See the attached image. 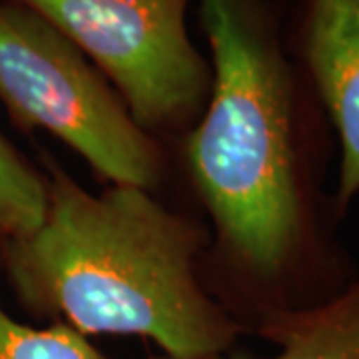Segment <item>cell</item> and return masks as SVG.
<instances>
[{
  "instance_id": "5",
  "label": "cell",
  "mask_w": 359,
  "mask_h": 359,
  "mask_svg": "<svg viewBox=\"0 0 359 359\" xmlns=\"http://www.w3.org/2000/svg\"><path fill=\"white\" fill-rule=\"evenodd\" d=\"M302 54L339 144L335 216L359 198V0H308Z\"/></svg>"
},
{
  "instance_id": "2",
  "label": "cell",
  "mask_w": 359,
  "mask_h": 359,
  "mask_svg": "<svg viewBox=\"0 0 359 359\" xmlns=\"http://www.w3.org/2000/svg\"><path fill=\"white\" fill-rule=\"evenodd\" d=\"M46 210L34 231L2 240L14 295L36 318L82 335H138L170 359L228 353L242 323L205 294L196 273L204 231L150 190H84L44 162Z\"/></svg>"
},
{
  "instance_id": "10",
  "label": "cell",
  "mask_w": 359,
  "mask_h": 359,
  "mask_svg": "<svg viewBox=\"0 0 359 359\" xmlns=\"http://www.w3.org/2000/svg\"><path fill=\"white\" fill-rule=\"evenodd\" d=\"M0 245H2V238H0Z\"/></svg>"
},
{
  "instance_id": "1",
  "label": "cell",
  "mask_w": 359,
  "mask_h": 359,
  "mask_svg": "<svg viewBox=\"0 0 359 359\" xmlns=\"http://www.w3.org/2000/svg\"><path fill=\"white\" fill-rule=\"evenodd\" d=\"M212 86L186 158L231 264L268 308L308 304L332 259L318 222L313 132L259 0H200ZM264 309V311H266Z\"/></svg>"
},
{
  "instance_id": "7",
  "label": "cell",
  "mask_w": 359,
  "mask_h": 359,
  "mask_svg": "<svg viewBox=\"0 0 359 359\" xmlns=\"http://www.w3.org/2000/svg\"><path fill=\"white\" fill-rule=\"evenodd\" d=\"M46 210L44 174L0 130V238H18L40 226Z\"/></svg>"
},
{
  "instance_id": "6",
  "label": "cell",
  "mask_w": 359,
  "mask_h": 359,
  "mask_svg": "<svg viewBox=\"0 0 359 359\" xmlns=\"http://www.w3.org/2000/svg\"><path fill=\"white\" fill-rule=\"evenodd\" d=\"M256 332L278 347L269 359H359V276L318 302L262 311Z\"/></svg>"
},
{
  "instance_id": "4",
  "label": "cell",
  "mask_w": 359,
  "mask_h": 359,
  "mask_svg": "<svg viewBox=\"0 0 359 359\" xmlns=\"http://www.w3.org/2000/svg\"><path fill=\"white\" fill-rule=\"evenodd\" d=\"M65 34L114 86L142 130L188 122L212 70L186 28L190 0H13Z\"/></svg>"
},
{
  "instance_id": "9",
  "label": "cell",
  "mask_w": 359,
  "mask_h": 359,
  "mask_svg": "<svg viewBox=\"0 0 359 359\" xmlns=\"http://www.w3.org/2000/svg\"><path fill=\"white\" fill-rule=\"evenodd\" d=\"M154 359H170V358H154ZM205 359H252L250 355H245V353H231V355H228V353H219V355H214V358H205Z\"/></svg>"
},
{
  "instance_id": "3",
  "label": "cell",
  "mask_w": 359,
  "mask_h": 359,
  "mask_svg": "<svg viewBox=\"0 0 359 359\" xmlns=\"http://www.w3.org/2000/svg\"><path fill=\"white\" fill-rule=\"evenodd\" d=\"M0 102L14 124L76 150L112 186L152 190L160 152L110 82L39 14L0 0Z\"/></svg>"
},
{
  "instance_id": "8",
  "label": "cell",
  "mask_w": 359,
  "mask_h": 359,
  "mask_svg": "<svg viewBox=\"0 0 359 359\" xmlns=\"http://www.w3.org/2000/svg\"><path fill=\"white\" fill-rule=\"evenodd\" d=\"M0 359H110L65 321L32 327L14 320L0 302Z\"/></svg>"
}]
</instances>
